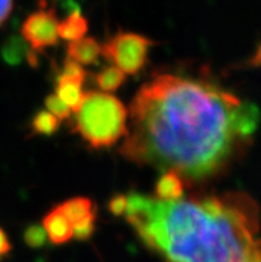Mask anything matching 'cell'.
I'll use <instances>...</instances> for the list:
<instances>
[{"mask_svg": "<svg viewBox=\"0 0 261 262\" xmlns=\"http://www.w3.org/2000/svg\"><path fill=\"white\" fill-rule=\"evenodd\" d=\"M128 115L131 130L122 156L193 183L229 165L260 121L251 101L209 81L173 73H159L143 84Z\"/></svg>", "mask_w": 261, "mask_h": 262, "instance_id": "6da1fadb", "label": "cell"}, {"mask_svg": "<svg viewBox=\"0 0 261 262\" xmlns=\"http://www.w3.org/2000/svg\"><path fill=\"white\" fill-rule=\"evenodd\" d=\"M127 221L166 262H261L258 206L248 194L157 201L131 192Z\"/></svg>", "mask_w": 261, "mask_h": 262, "instance_id": "7a4b0ae2", "label": "cell"}, {"mask_svg": "<svg viewBox=\"0 0 261 262\" xmlns=\"http://www.w3.org/2000/svg\"><path fill=\"white\" fill-rule=\"evenodd\" d=\"M75 115L73 132L79 133L93 149L109 148L128 135V111L113 95L96 91L84 93L83 103Z\"/></svg>", "mask_w": 261, "mask_h": 262, "instance_id": "3957f363", "label": "cell"}, {"mask_svg": "<svg viewBox=\"0 0 261 262\" xmlns=\"http://www.w3.org/2000/svg\"><path fill=\"white\" fill-rule=\"evenodd\" d=\"M156 41L136 32L119 30L102 46V55L124 75H137L148 63V52Z\"/></svg>", "mask_w": 261, "mask_h": 262, "instance_id": "277c9868", "label": "cell"}, {"mask_svg": "<svg viewBox=\"0 0 261 262\" xmlns=\"http://www.w3.org/2000/svg\"><path fill=\"white\" fill-rule=\"evenodd\" d=\"M39 8L30 13L20 27L22 39L35 53L42 52L48 47L56 46L59 41V20L56 11L53 7H48L44 0H39Z\"/></svg>", "mask_w": 261, "mask_h": 262, "instance_id": "5b68a950", "label": "cell"}, {"mask_svg": "<svg viewBox=\"0 0 261 262\" xmlns=\"http://www.w3.org/2000/svg\"><path fill=\"white\" fill-rule=\"evenodd\" d=\"M43 229L53 245H63L73 238V229L70 221L60 212L59 206L47 213L43 219Z\"/></svg>", "mask_w": 261, "mask_h": 262, "instance_id": "8992f818", "label": "cell"}, {"mask_svg": "<svg viewBox=\"0 0 261 262\" xmlns=\"http://www.w3.org/2000/svg\"><path fill=\"white\" fill-rule=\"evenodd\" d=\"M102 55V44L91 36H84L82 39L68 43L67 46V57L79 63L80 66H95L99 63Z\"/></svg>", "mask_w": 261, "mask_h": 262, "instance_id": "52a82bcc", "label": "cell"}, {"mask_svg": "<svg viewBox=\"0 0 261 262\" xmlns=\"http://www.w3.org/2000/svg\"><path fill=\"white\" fill-rule=\"evenodd\" d=\"M56 95L67 106L71 112L76 113L79 108L82 106L84 99L83 93V81L79 80L70 79L60 75L56 81Z\"/></svg>", "mask_w": 261, "mask_h": 262, "instance_id": "ba28073f", "label": "cell"}, {"mask_svg": "<svg viewBox=\"0 0 261 262\" xmlns=\"http://www.w3.org/2000/svg\"><path fill=\"white\" fill-rule=\"evenodd\" d=\"M184 194V183L177 173L168 170L157 180L155 186V196L157 201H177Z\"/></svg>", "mask_w": 261, "mask_h": 262, "instance_id": "9c48e42d", "label": "cell"}, {"mask_svg": "<svg viewBox=\"0 0 261 262\" xmlns=\"http://www.w3.org/2000/svg\"><path fill=\"white\" fill-rule=\"evenodd\" d=\"M2 56L4 61L11 66L20 64L24 59H27L32 66H36V53L31 50L28 44L22 39V36H10L6 40L2 48Z\"/></svg>", "mask_w": 261, "mask_h": 262, "instance_id": "30bf717a", "label": "cell"}, {"mask_svg": "<svg viewBox=\"0 0 261 262\" xmlns=\"http://www.w3.org/2000/svg\"><path fill=\"white\" fill-rule=\"evenodd\" d=\"M88 31V20L83 16L80 11L70 12L66 19L59 21L57 26V36L68 43L76 41L84 37Z\"/></svg>", "mask_w": 261, "mask_h": 262, "instance_id": "8fae6325", "label": "cell"}, {"mask_svg": "<svg viewBox=\"0 0 261 262\" xmlns=\"http://www.w3.org/2000/svg\"><path fill=\"white\" fill-rule=\"evenodd\" d=\"M59 209L73 226L82 223L92 213H96V205L92 200L87 199V197H75V199L64 201L62 205H59Z\"/></svg>", "mask_w": 261, "mask_h": 262, "instance_id": "7c38bea8", "label": "cell"}, {"mask_svg": "<svg viewBox=\"0 0 261 262\" xmlns=\"http://www.w3.org/2000/svg\"><path fill=\"white\" fill-rule=\"evenodd\" d=\"M95 83L104 93L115 92L123 85V83H126V75L113 66L104 67L95 75Z\"/></svg>", "mask_w": 261, "mask_h": 262, "instance_id": "4fadbf2b", "label": "cell"}, {"mask_svg": "<svg viewBox=\"0 0 261 262\" xmlns=\"http://www.w3.org/2000/svg\"><path fill=\"white\" fill-rule=\"evenodd\" d=\"M59 125L60 120L48 111H37L31 120V133L36 136H51L56 132Z\"/></svg>", "mask_w": 261, "mask_h": 262, "instance_id": "5bb4252c", "label": "cell"}, {"mask_svg": "<svg viewBox=\"0 0 261 262\" xmlns=\"http://www.w3.org/2000/svg\"><path fill=\"white\" fill-rule=\"evenodd\" d=\"M23 239L26 245H28L32 249H39L43 248L47 243V234L44 232L43 226L37 225V224H32L24 230Z\"/></svg>", "mask_w": 261, "mask_h": 262, "instance_id": "9a60e30c", "label": "cell"}, {"mask_svg": "<svg viewBox=\"0 0 261 262\" xmlns=\"http://www.w3.org/2000/svg\"><path fill=\"white\" fill-rule=\"evenodd\" d=\"M95 223H96V213H92L91 216L84 219L82 223L72 226L73 237L79 241H87L93 236L95 233Z\"/></svg>", "mask_w": 261, "mask_h": 262, "instance_id": "2e32d148", "label": "cell"}, {"mask_svg": "<svg viewBox=\"0 0 261 262\" xmlns=\"http://www.w3.org/2000/svg\"><path fill=\"white\" fill-rule=\"evenodd\" d=\"M46 106L48 112L53 115L57 120H66L71 116V111L68 110V106L55 93L46 97Z\"/></svg>", "mask_w": 261, "mask_h": 262, "instance_id": "e0dca14e", "label": "cell"}, {"mask_svg": "<svg viewBox=\"0 0 261 262\" xmlns=\"http://www.w3.org/2000/svg\"><path fill=\"white\" fill-rule=\"evenodd\" d=\"M62 76L79 80V81H83L84 83V80H86V77H87V71L84 70L83 67L80 66L79 63L73 61V60L70 59V57H67V59L64 60Z\"/></svg>", "mask_w": 261, "mask_h": 262, "instance_id": "ac0fdd59", "label": "cell"}, {"mask_svg": "<svg viewBox=\"0 0 261 262\" xmlns=\"http://www.w3.org/2000/svg\"><path fill=\"white\" fill-rule=\"evenodd\" d=\"M127 196L126 194H115L112 199L109 200L108 203V210L112 213L113 216H124V213H127Z\"/></svg>", "mask_w": 261, "mask_h": 262, "instance_id": "d6986e66", "label": "cell"}, {"mask_svg": "<svg viewBox=\"0 0 261 262\" xmlns=\"http://www.w3.org/2000/svg\"><path fill=\"white\" fill-rule=\"evenodd\" d=\"M11 252H12V245L10 243V238L3 230V228H0V261H3L4 258L10 256Z\"/></svg>", "mask_w": 261, "mask_h": 262, "instance_id": "ffe728a7", "label": "cell"}, {"mask_svg": "<svg viewBox=\"0 0 261 262\" xmlns=\"http://www.w3.org/2000/svg\"><path fill=\"white\" fill-rule=\"evenodd\" d=\"M13 10V0H0V27L7 21Z\"/></svg>", "mask_w": 261, "mask_h": 262, "instance_id": "44dd1931", "label": "cell"}]
</instances>
